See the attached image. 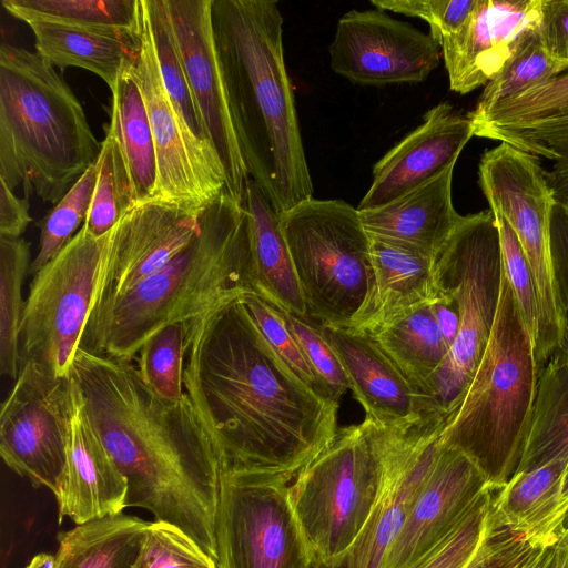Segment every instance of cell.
Listing matches in <instances>:
<instances>
[{
    "label": "cell",
    "mask_w": 568,
    "mask_h": 568,
    "mask_svg": "<svg viewBox=\"0 0 568 568\" xmlns=\"http://www.w3.org/2000/svg\"><path fill=\"white\" fill-rule=\"evenodd\" d=\"M148 525L121 513L60 531L54 568H133Z\"/></svg>",
    "instance_id": "cell-30"
},
{
    "label": "cell",
    "mask_w": 568,
    "mask_h": 568,
    "mask_svg": "<svg viewBox=\"0 0 568 568\" xmlns=\"http://www.w3.org/2000/svg\"><path fill=\"white\" fill-rule=\"evenodd\" d=\"M31 221L28 199L16 195L0 181V236L20 237Z\"/></svg>",
    "instance_id": "cell-51"
},
{
    "label": "cell",
    "mask_w": 568,
    "mask_h": 568,
    "mask_svg": "<svg viewBox=\"0 0 568 568\" xmlns=\"http://www.w3.org/2000/svg\"><path fill=\"white\" fill-rule=\"evenodd\" d=\"M535 344L506 277L490 337L465 397L442 433L487 484L501 488L518 473L537 394Z\"/></svg>",
    "instance_id": "cell-6"
},
{
    "label": "cell",
    "mask_w": 568,
    "mask_h": 568,
    "mask_svg": "<svg viewBox=\"0 0 568 568\" xmlns=\"http://www.w3.org/2000/svg\"><path fill=\"white\" fill-rule=\"evenodd\" d=\"M434 275L459 314L457 337L429 383L432 409L448 423L481 361L498 307L503 257L491 210L462 217L435 260Z\"/></svg>",
    "instance_id": "cell-8"
},
{
    "label": "cell",
    "mask_w": 568,
    "mask_h": 568,
    "mask_svg": "<svg viewBox=\"0 0 568 568\" xmlns=\"http://www.w3.org/2000/svg\"><path fill=\"white\" fill-rule=\"evenodd\" d=\"M494 215L499 232L504 271L535 344L538 307L532 274L516 233L501 215Z\"/></svg>",
    "instance_id": "cell-44"
},
{
    "label": "cell",
    "mask_w": 568,
    "mask_h": 568,
    "mask_svg": "<svg viewBox=\"0 0 568 568\" xmlns=\"http://www.w3.org/2000/svg\"><path fill=\"white\" fill-rule=\"evenodd\" d=\"M140 6L163 84L175 110L193 134L210 144L187 83L164 0H140Z\"/></svg>",
    "instance_id": "cell-37"
},
{
    "label": "cell",
    "mask_w": 568,
    "mask_h": 568,
    "mask_svg": "<svg viewBox=\"0 0 568 568\" xmlns=\"http://www.w3.org/2000/svg\"><path fill=\"white\" fill-rule=\"evenodd\" d=\"M306 306V317L346 328L374 282L371 240L357 207L310 199L278 215Z\"/></svg>",
    "instance_id": "cell-9"
},
{
    "label": "cell",
    "mask_w": 568,
    "mask_h": 568,
    "mask_svg": "<svg viewBox=\"0 0 568 568\" xmlns=\"http://www.w3.org/2000/svg\"><path fill=\"white\" fill-rule=\"evenodd\" d=\"M488 486L467 456L442 443L382 568H409L426 556L455 529Z\"/></svg>",
    "instance_id": "cell-18"
},
{
    "label": "cell",
    "mask_w": 568,
    "mask_h": 568,
    "mask_svg": "<svg viewBox=\"0 0 568 568\" xmlns=\"http://www.w3.org/2000/svg\"><path fill=\"white\" fill-rule=\"evenodd\" d=\"M368 235L374 282L361 312L346 327L367 334L438 296L435 258L405 243Z\"/></svg>",
    "instance_id": "cell-23"
},
{
    "label": "cell",
    "mask_w": 568,
    "mask_h": 568,
    "mask_svg": "<svg viewBox=\"0 0 568 568\" xmlns=\"http://www.w3.org/2000/svg\"><path fill=\"white\" fill-rule=\"evenodd\" d=\"M529 545L525 534L504 523L490 505L481 542L465 568H514Z\"/></svg>",
    "instance_id": "cell-47"
},
{
    "label": "cell",
    "mask_w": 568,
    "mask_h": 568,
    "mask_svg": "<svg viewBox=\"0 0 568 568\" xmlns=\"http://www.w3.org/2000/svg\"><path fill=\"white\" fill-rule=\"evenodd\" d=\"M244 206L250 219L254 292L280 310L306 317V306L278 214L250 180Z\"/></svg>",
    "instance_id": "cell-27"
},
{
    "label": "cell",
    "mask_w": 568,
    "mask_h": 568,
    "mask_svg": "<svg viewBox=\"0 0 568 568\" xmlns=\"http://www.w3.org/2000/svg\"><path fill=\"white\" fill-rule=\"evenodd\" d=\"M213 18L247 174L280 215L312 199L314 187L284 61L278 3L213 0Z\"/></svg>",
    "instance_id": "cell-3"
},
{
    "label": "cell",
    "mask_w": 568,
    "mask_h": 568,
    "mask_svg": "<svg viewBox=\"0 0 568 568\" xmlns=\"http://www.w3.org/2000/svg\"><path fill=\"white\" fill-rule=\"evenodd\" d=\"M282 313L312 366L328 386L333 398L339 402L349 389V383L341 362L324 336L322 325L308 317L284 311Z\"/></svg>",
    "instance_id": "cell-45"
},
{
    "label": "cell",
    "mask_w": 568,
    "mask_h": 568,
    "mask_svg": "<svg viewBox=\"0 0 568 568\" xmlns=\"http://www.w3.org/2000/svg\"><path fill=\"white\" fill-rule=\"evenodd\" d=\"M135 59L122 68L111 90L106 131L128 176L133 206L153 201L158 183L153 135L135 73Z\"/></svg>",
    "instance_id": "cell-26"
},
{
    "label": "cell",
    "mask_w": 568,
    "mask_h": 568,
    "mask_svg": "<svg viewBox=\"0 0 568 568\" xmlns=\"http://www.w3.org/2000/svg\"><path fill=\"white\" fill-rule=\"evenodd\" d=\"M423 487L404 467L403 439L398 437L384 495L361 537L349 551L351 568H382L408 510Z\"/></svg>",
    "instance_id": "cell-32"
},
{
    "label": "cell",
    "mask_w": 568,
    "mask_h": 568,
    "mask_svg": "<svg viewBox=\"0 0 568 568\" xmlns=\"http://www.w3.org/2000/svg\"><path fill=\"white\" fill-rule=\"evenodd\" d=\"M550 252L560 297L568 313V206L558 202L550 217Z\"/></svg>",
    "instance_id": "cell-50"
},
{
    "label": "cell",
    "mask_w": 568,
    "mask_h": 568,
    "mask_svg": "<svg viewBox=\"0 0 568 568\" xmlns=\"http://www.w3.org/2000/svg\"><path fill=\"white\" fill-rule=\"evenodd\" d=\"M70 376L87 416L128 480L125 508L181 529L217 562L215 518L222 466L190 397L159 399L133 361L79 347Z\"/></svg>",
    "instance_id": "cell-2"
},
{
    "label": "cell",
    "mask_w": 568,
    "mask_h": 568,
    "mask_svg": "<svg viewBox=\"0 0 568 568\" xmlns=\"http://www.w3.org/2000/svg\"><path fill=\"white\" fill-rule=\"evenodd\" d=\"M72 379L29 362L0 410V455L36 488L58 495L64 477L72 415Z\"/></svg>",
    "instance_id": "cell-13"
},
{
    "label": "cell",
    "mask_w": 568,
    "mask_h": 568,
    "mask_svg": "<svg viewBox=\"0 0 568 568\" xmlns=\"http://www.w3.org/2000/svg\"><path fill=\"white\" fill-rule=\"evenodd\" d=\"M140 40L134 65L156 155L153 201L204 209L226 190L224 166L212 145L196 138L175 110L163 84L142 13Z\"/></svg>",
    "instance_id": "cell-15"
},
{
    "label": "cell",
    "mask_w": 568,
    "mask_h": 568,
    "mask_svg": "<svg viewBox=\"0 0 568 568\" xmlns=\"http://www.w3.org/2000/svg\"><path fill=\"white\" fill-rule=\"evenodd\" d=\"M110 233L95 237L83 225L33 276L19 329L21 366L32 362L57 377H70Z\"/></svg>",
    "instance_id": "cell-11"
},
{
    "label": "cell",
    "mask_w": 568,
    "mask_h": 568,
    "mask_svg": "<svg viewBox=\"0 0 568 568\" xmlns=\"http://www.w3.org/2000/svg\"><path fill=\"white\" fill-rule=\"evenodd\" d=\"M183 386L222 474L291 484L338 429L339 402L288 369L240 297L187 321Z\"/></svg>",
    "instance_id": "cell-1"
},
{
    "label": "cell",
    "mask_w": 568,
    "mask_h": 568,
    "mask_svg": "<svg viewBox=\"0 0 568 568\" xmlns=\"http://www.w3.org/2000/svg\"><path fill=\"white\" fill-rule=\"evenodd\" d=\"M566 70H568V61L557 59L548 52L540 39L538 26L521 41L501 70L485 85L474 110L468 115L485 113L497 103L541 85Z\"/></svg>",
    "instance_id": "cell-35"
},
{
    "label": "cell",
    "mask_w": 568,
    "mask_h": 568,
    "mask_svg": "<svg viewBox=\"0 0 568 568\" xmlns=\"http://www.w3.org/2000/svg\"><path fill=\"white\" fill-rule=\"evenodd\" d=\"M95 165L97 182L84 226L93 236L102 237L133 207V204L128 176L108 134L101 142Z\"/></svg>",
    "instance_id": "cell-41"
},
{
    "label": "cell",
    "mask_w": 568,
    "mask_h": 568,
    "mask_svg": "<svg viewBox=\"0 0 568 568\" xmlns=\"http://www.w3.org/2000/svg\"><path fill=\"white\" fill-rule=\"evenodd\" d=\"M539 34L551 55L568 61V0H544Z\"/></svg>",
    "instance_id": "cell-48"
},
{
    "label": "cell",
    "mask_w": 568,
    "mask_h": 568,
    "mask_svg": "<svg viewBox=\"0 0 568 568\" xmlns=\"http://www.w3.org/2000/svg\"><path fill=\"white\" fill-rule=\"evenodd\" d=\"M378 10L425 20L438 41L458 32L473 13L477 0H371Z\"/></svg>",
    "instance_id": "cell-46"
},
{
    "label": "cell",
    "mask_w": 568,
    "mask_h": 568,
    "mask_svg": "<svg viewBox=\"0 0 568 568\" xmlns=\"http://www.w3.org/2000/svg\"><path fill=\"white\" fill-rule=\"evenodd\" d=\"M475 136L500 141L504 136L568 118V72L494 105L467 115Z\"/></svg>",
    "instance_id": "cell-33"
},
{
    "label": "cell",
    "mask_w": 568,
    "mask_h": 568,
    "mask_svg": "<svg viewBox=\"0 0 568 568\" xmlns=\"http://www.w3.org/2000/svg\"><path fill=\"white\" fill-rule=\"evenodd\" d=\"M97 182V165L91 164L64 196L38 223L39 251L30 264L33 276L55 257L84 225Z\"/></svg>",
    "instance_id": "cell-39"
},
{
    "label": "cell",
    "mask_w": 568,
    "mask_h": 568,
    "mask_svg": "<svg viewBox=\"0 0 568 568\" xmlns=\"http://www.w3.org/2000/svg\"><path fill=\"white\" fill-rule=\"evenodd\" d=\"M72 398L67 467L55 499L59 523L68 517L81 525L121 514L128 480L91 425L73 379Z\"/></svg>",
    "instance_id": "cell-22"
},
{
    "label": "cell",
    "mask_w": 568,
    "mask_h": 568,
    "mask_svg": "<svg viewBox=\"0 0 568 568\" xmlns=\"http://www.w3.org/2000/svg\"><path fill=\"white\" fill-rule=\"evenodd\" d=\"M562 526H568V515L566 516V519H565Z\"/></svg>",
    "instance_id": "cell-55"
},
{
    "label": "cell",
    "mask_w": 568,
    "mask_h": 568,
    "mask_svg": "<svg viewBox=\"0 0 568 568\" xmlns=\"http://www.w3.org/2000/svg\"><path fill=\"white\" fill-rule=\"evenodd\" d=\"M566 471L564 459L517 473L495 490L491 506L508 526L525 534L529 541L546 538L562 526L567 511L562 498Z\"/></svg>",
    "instance_id": "cell-28"
},
{
    "label": "cell",
    "mask_w": 568,
    "mask_h": 568,
    "mask_svg": "<svg viewBox=\"0 0 568 568\" xmlns=\"http://www.w3.org/2000/svg\"><path fill=\"white\" fill-rule=\"evenodd\" d=\"M496 489L488 486L455 529L409 568H465L484 537Z\"/></svg>",
    "instance_id": "cell-43"
},
{
    "label": "cell",
    "mask_w": 568,
    "mask_h": 568,
    "mask_svg": "<svg viewBox=\"0 0 568 568\" xmlns=\"http://www.w3.org/2000/svg\"><path fill=\"white\" fill-rule=\"evenodd\" d=\"M2 7L26 23L36 20L138 31L140 0H2Z\"/></svg>",
    "instance_id": "cell-34"
},
{
    "label": "cell",
    "mask_w": 568,
    "mask_h": 568,
    "mask_svg": "<svg viewBox=\"0 0 568 568\" xmlns=\"http://www.w3.org/2000/svg\"><path fill=\"white\" fill-rule=\"evenodd\" d=\"M240 301L272 349L288 369L318 395L334 399L328 386L314 369L290 329L282 311L253 292L244 293L240 296Z\"/></svg>",
    "instance_id": "cell-40"
},
{
    "label": "cell",
    "mask_w": 568,
    "mask_h": 568,
    "mask_svg": "<svg viewBox=\"0 0 568 568\" xmlns=\"http://www.w3.org/2000/svg\"><path fill=\"white\" fill-rule=\"evenodd\" d=\"M133 568H219L216 560L178 527L149 523Z\"/></svg>",
    "instance_id": "cell-42"
},
{
    "label": "cell",
    "mask_w": 568,
    "mask_h": 568,
    "mask_svg": "<svg viewBox=\"0 0 568 568\" xmlns=\"http://www.w3.org/2000/svg\"><path fill=\"white\" fill-rule=\"evenodd\" d=\"M430 310L442 337L448 349H450L459 331L457 306L449 296L438 292V296L430 303Z\"/></svg>",
    "instance_id": "cell-52"
},
{
    "label": "cell",
    "mask_w": 568,
    "mask_h": 568,
    "mask_svg": "<svg viewBox=\"0 0 568 568\" xmlns=\"http://www.w3.org/2000/svg\"><path fill=\"white\" fill-rule=\"evenodd\" d=\"M288 483L221 476L215 518L219 568H312V551L288 495Z\"/></svg>",
    "instance_id": "cell-12"
},
{
    "label": "cell",
    "mask_w": 568,
    "mask_h": 568,
    "mask_svg": "<svg viewBox=\"0 0 568 568\" xmlns=\"http://www.w3.org/2000/svg\"><path fill=\"white\" fill-rule=\"evenodd\" d=\"M101 149L82 104L37 52L0 47V181L57 204Z\"/></svg>",
    "instance_id": "cell-5"
},
{
    "label": "cell",
    "mask_w": 568,
    "mask_h": 568,
    "mask_svg": "<svg viewBox=\"0 0 568 568\" xmlns=\"http://www.w3.org/2000/svg\"><path fill=\"white\" fill-rule=\"evenodd\" d=\"M312 568H351L349 552L335 560H323L315 558Z\"/></svg>",
    "instance_id": "cell-53"
},
{
    "label": "cell",
    "mask_w": 568,
    "mask_h": 568,
    "mask_svg": "<svg viewBox=\"0 0 568 568\" xmlns=\"http://www.w3.org/2000/svg\"><path fill=\"white\" fill-rule=\"evenodd\" d=\"M554 459L566 462L562 498L568 515V347L556 353L539 375L531 426L518 473Z\"/></svg>",
    "instance_id": "cell-29"
},
{
    "label": "cell",
    "mask_w": 568,
    "mask_h": 568,
    "mask_svg": "<svg viewBox=\"0 0 568 568\" xmlns=\"http://www.w3.org/2000/svg\"><path fill=\"white\" fill-rule=\"evenodd\" d=\"M442 57L430 34L376 8L343 14L329 45L332 70L362 85L423 82Z\"/></svg>",
    "instance_id": "cell-16"
},
{
    "label": "cell",
    "mask_w": 568,
    "mask_h": 568,
    "mask_svg": "<svg viewBox=\"0 0 568 568\" xmlns=\"http://www.w3.org/2000/svg\"><path fill=\"white\" fill-rule=\"evenodd\" d=\"M30 264V244L26 240L0 236V371L14 381L21 368L19 329L26 303L22 283Z\"/></svg>",
    "instance_id": "cell-36"
},
{
    "label": "cell",
    "mask_w": 568,
    "mask_h": 568,
    "mask_svg": "<svg viewBox=\"0 0 568 568\" xmlns=\"http://www.w3.org/2000/svg\"><path fill=\"white\" fill-rule=\"evenodd\" d=\"M368 335L408 382L428 399L430 379L449 353L430 310V303L408 312Z\"/></svg>",
    "instance_id": "cell-31"
},
{
    "label": "cell",
    "mask_w": 568,
    "mask_h": 568,
    "mask_svg": "<svg viewBox=\"0 0 568 568\" xmlns=\"http://www.w3.org/2000/svg\"><path fill=\"white\" fill-rule=\"evenodd\" d=\"M187 343V322L169 324L150 336L133 358L146 387L162 402H180Z\"/></svg>",
    "instance_id": "cell-38"
},
{
    "label": "cell",
    "mask_w": 568,
    "mask_h": 568,
    "mask_svg": "<svg viewBox=\"0 0 568 568\" xmlns=\"http://www.w3.org/2000/svg\"><path fill=\"white\" fill-rule=\"evenodd\" d=\"M164 2L203 132L224 166L227 193L244 205L250 176L239 145L213 0Z\"/></svg>",
    "instance_id": "cell-14"
},
{
    "label": "cell",
    "mask_w": 568,
    "mask_h": 568,
    "mask_svg": "<svg viewBox=\"0 0 568 568\" xmlns=\"http://www.w3.org/2000/svg\"><path fill=\"white\" fill-rule=\"evenodd\" d=\"M402 430L369 417L338 428L292 480L290 500L315 558L335 560L352 550L384 495Z\"/></svg>",
    "instance_id": "cell-7"
},
{
    "label": "cell",
    "mask_w": 568,
    "mask_h": 568,
    "mask_svg": "<svg viewBox=\"0 0 568 568\" xmlns=\"http://www.w3.org/2000/svg\"><path fill=\"white\" fill-rule=\"evenodd\" d=\"M544 0H477L465 26L438 41L449 88L466 94L486 85L541 18Z\"/></svg>",
    "instance_id": "cell-19"
},
{
    "label": "cell",
    "mask_w": 568,
    "mask_h": 568,
    "mask_svg": "<svg viewBox=\"0 0 568 568\" xmlns=\"http://www.w3.org/2000/svg\"><path fill=\"white\" fill-rule=\"evenodd\" d=\"M474 136L468 116L448 102L429 109L423 123L392 148L373 168L372 184L357 210H371L418 187L456 161Z\"/></svg>",
    "instance_id": "cell-20"
},
{
    "label": "cell",
    "mask_w": 568,
    "mask_h": 568,
    "mask_svg": "<svg viewBox=\"0 0 568 568\" xmlns=\"http://www.w3.org/2000/svg\"><path fill=\"white\" fill-rule=\"evenodd\" d=\"M254 292L248 213L226 190L200 214V231L166 266L92 313L80 347L133 361L162 327Z\"/></svg>",
    "instance_id": "cell-4"
},
{
    "label": "cell",
    "mask_w": 568,
    "mask_h": 568,
    "mask_svg": "<svg viewBox=\"0 0 568 568\" xmlns=\"http://www.w3.org/2000/svg\"><path fill=\"white\" fill-rule=\"evenodd\" d=\"M322 327L365 417L385 428L407 429L425 415L435 414L427 397L408 382L368 334Z\"/></svg>",
    "instance_id": "cell-21"
},
{
    "label": "cell",
    "mask_w": 568,
    "mask_h": 568,
    "mask_svg": "<svg viewBox=\"0 0 568 568\" xmlns=\"http://www.w3.org/2000/svg\"><path fill=\"white\" fill-rule=\"evenodd\" d=\"M479 186L490 210L516 233L530 267L538 307L536 345L554 351L568 339V313L560 297L550 252V217L556 203L538 156L510 144L486 150Z\"/></svg>",
    "instance_id": "cell-10"
},
{
    "label": "cell",
    "mask_w": 568,
    "mask_h": 568,
    "mask_svg": "<svg viewBox=\"0 0 568 568\" xmlns=\"http://www.w3.org/2000/svg\"><path fill=\"white\" fill-rule=\"evenodd\" d=\"M54 556L50 554H38L26 568H54Z\"/></svg>",
    "instance_id": "cell-54"
},
{
    "label": "cell",
    "mask_w": 568,
    "mask_h": 568,
    "mask_svg": "<svg viewBox=\"0 0 568 568\" xmlns=\"http://www.w3.org/2000/svg\"><path fill=\"white\" fill-rule=\"evenodd\" d=\"M454 168L385 205L358 211L367 233L405 243L436 260L463 217L452 200Z\"/></svg>",
    "instance_id": "cell-24"
},
{
    "label": "cell",
    "mask_w": 568,
    "mask_h": 568,
    "mask_svg": "<svg viewBox=\"0 0 568 568\" xmlns=\"http://www.w3.org/2000/svg\"><path fill=\"white\" fill-rule=\"evenodd\" d=\"M37 53L52 67L85 69L113 89L122 68L134 60L141 48L138 31L95 29L36 20L28 23Z\"/></svg>",
    "instance_id": "cell-25"
},
{
    "label": "cell",
    "mask_w": 568,
    "mask_h": 568,
    "mask_svg": "<svg viewBox=\"0 0 568 568\" xmlns=\"http://www.w3.org/2000/svg\"><path fill=\"white\" fill-rule=\"evenodd\" d=\"M514 568H568V526L530 545Z\"/></svg>",
    "instance_id": "cell-49"
},
{
    "label": "cell",
    "mask_w": 568,
    "mask_h": 568,
    "mask_svg": "<svg viewBox=\"0 0 568 568\" xmlns=\"http://www.w3.org/2000/svg\"><path fill=\"white\" fill-rule=\"evenodd\" d=\"M202 210L161 201L131 207L111 230L91 314L158 273L182 252L200 231Z\"/></svg>",
    "instance_id": "cell-17"
}]
</instances>
